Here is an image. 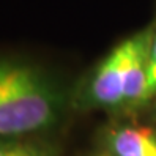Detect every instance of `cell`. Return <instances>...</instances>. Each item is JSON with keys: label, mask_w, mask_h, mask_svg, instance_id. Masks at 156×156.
<instances>
[{"label": "cell", "mask_w": 156, "mask_h": 156, "mask_svg": "<svg viewBox=\"0 0 156 156\" xmlns=\"http://www.w3.org/2000/svg\"><path fill=\"white\" fill-rule=\"evenodd\" d=\"M58 82L35 63L0 57V139L40 137L65 115Z\"/></svg>", "instance_id": "obj_1"}, {"label": "cell", "mask_w": 156, "mask_h": 156, "mask_svg": "<svg viewBox=\"0 0 156 156\" xmlns=\"http://www.w3.org/2000/svg\"><path fill=\"white\" fill-rule=\"evenodd\" d=\"M153 33V29H145L128 36L103 58L87 85V106L107 111L139 107Z\"/></svg>", "instance_id": "obj_2"}, {"label": "cell", "mask_w": 156, "mask_h": 156, "mask_svg": "<svg viewBox=\"0 0 156 156\" xmlns=\"http://www.w3.org/2000/svg\"><path fill=\"white\" fill-rule=\"evenodd\" d=\"M106 142L111 156H156V129L150 126H117Z\"/></svg>", "instance_id": "obj_3"}, {"label": "cell", "mask_w": 156, "mask_h": 156, "mask_svg": "<svg viewBox=\"0 0 156 156\" xmlns=\"http://www.w3.org/2000/svg\"><path fill=\"white\" fill-rule=\"evenodd\" d=\"M0 156H58V148L41 136L0 139Z\"/></svg>", "instance_id": "obj_4"}, {"label": "cell", "mask_w": 156, "mask_h": 156, "mask_svg": "<svg viewBox=\"0 0 156 156\" xmlns=\"http://www.w3.org/2000/svg\"><path fill=\"white\" fill-rule=\"evenodd\" d=\"M156 98V30L153 33V38L150 43L148 49V57H147V65H145V87L139 107L148 104L151 99Z\"/></svg>", "instance_id": "obj_5"}]
</instances>
